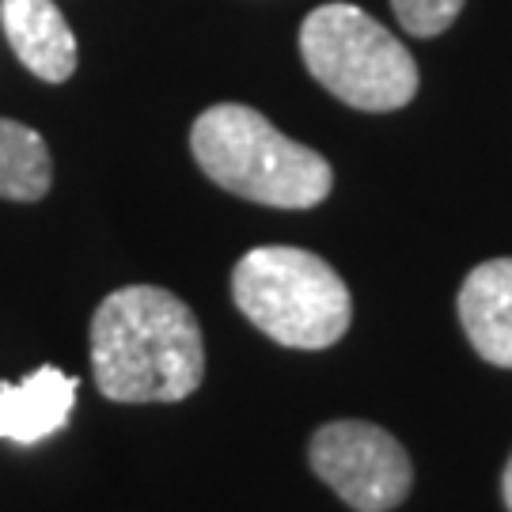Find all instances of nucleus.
Wrapping results in <instances>:
<instances>
[{"instance_id": "obj_11", "label": "nucleus", "mask_w": 512, "mask_h": 512, "mask_svg": "<svg viewBox=\"0 0 512 512\" xmlns=\"http://www.w3.org/2000/svg\"><path fill=\"white\" fill-rule=\"evenodd\" d=\"M501 494H505V505H509V512H512V456H509V463H505V478H501Z\"/></svg>"}, {"instance_id": "obj_3", "label": "nucleus", "mask_w": 512, "mask_h": 512, "mask_svg": "<svg viewBox=\"0 0 512 512\" xmlns=\"http://www.w3.org/2000/svg\"><path fill=\"white\" fill-rule=\"evenodd\" d=\"M236 308L266 338L289 349H327L349 330L346 281L311 251L255 247L232 270Z\"/></svg>"}, {"instance_id": "obj_7", "label": "nucleus", "mask_w": 512, "mask_h": 512, "mask_svg": "<svg viewBox=\"0 0 512 512\" xmlns=\"http://www.w3.org/2000/svg\"><path fill=\"white\" fill-rule=\"evenodd\" d=\"M80 380L57 365H42L19 384H0V440L38 444L69 425Z\"/></svg>"}, {"instance_id": "obj_10", "label": "nucleus", "mask_w": 512, "mask_h": 512, "mask_svg": "<svg viewBox=\"0 0 512 512\" xmlns=\"http://www.w3.org/2000/svg\"><path fill=\"white\" fill-rule=\"evenodd\" d=\"M463 4L467 0H391L403 31L418 38H433L440 31H448L459 12H463Z\"/></svg>"}, {"instance_id": "obj_9", "label": "nucleus", "mask_w": 512, "mask_h": 512, "mask_svg": "<svg viewBox=\"0 0 512 512\" xmlns=\"http://www.w3.org/2000/svg\"><path fill=\"white\" fill-rule=\"evenodd\" d=\"M54 183V160L42 133L16 118H0V198L42 202Z\"/></svg>"}, {"instance_id": "obj_6", "label": "nucleus", "mask_w": 512, "mask_h": 512, "mask_svg": "<svg viewBox=\"0 0 512 512\" xmlns=\"http://www.w3.org/2000/svg\"><path fill=\"white\" fill-rule=\"evenodd\" d=\"M0 27L27 73L65 84L76 73V35L54 0H0Z\"/></svg>"}, {"instance_id": "obj_5", "label": "nucleus", "mask_w": 512, "mask_h": 512, "mask_svg": "<svg viewBox=\"0 0 512 512\" xmlns=\"http://www.w3.org/2000/svg\"><path fill=\"white\" fill-rule=\"evenodd\" d=\"M311 471L357 512H391L414 486L399 440L372 421H327L308 444Z\"/></svg>"}, {"instance_id": "obj_8", "label": "nucleus", "mask_w": 512, "mask_h": 512, "mask_svg": "<svg viewBox=\"0 0 512 512\" xmlns=\"http://www.w3.org/2000/svg\"><path fill=\"white\" fill-rule=\"evenodd\" d=\"M459 323L482 361L512 368V258L475 266L459 289Z\"/></svg>"}, {"instance_id": "obj_2", "label": "nucleus", "mask_w": 512, "mask_h": 512, "mask_svg": "<svg viewBox=\"0 0 512 512\" xmlns=\"http://www.w3.org/2000/svg\"><path fill=\"white\" fill-rule=\"evenodd\" d=\"M190 152L220 190L270 209H311L334 186V171L315 148L285 137L243 103L202 110L190 129Z\"/></svg>"}, {"instance_id": "obj_1", "label": "nucleus", "mask_w": 512, "mask_h": 512, "mask_svg": "<svg viewBox=\"0 0 512 512\" xmlns=\"http://www.w3.org/2000/svg\"><path fill=\"white\" fill-rule=\"evenodd\" d=\"M92 372L110 403H183L205 376L202 327L175 293L126 285L92 315Z\"/></svg>"}, {"instance_id": "obj_4", "label": "nucleus", "mask_w": 512, "mask_h": 512, "mask_svg": "<svg viewBox=\"0 0 512 512\" xmlns=\"http://www.w3.org/2000/svg\"><path fill=\"white\" fill-rule=\"evenodd\" d=\"M300 57L346 107L384 114L418 95V65L410 50L357 4L315 8L300 27Z\"/></svg>"}]
</instances>
